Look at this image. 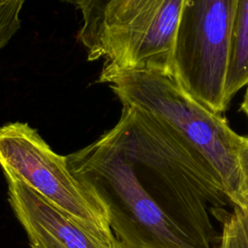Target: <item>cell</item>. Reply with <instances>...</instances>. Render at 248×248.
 I'll return each mask as SVG.
<instances>
[{"instance_id":"1","label":"cell","mask_w":248,"mask_h":248,"mask_svg":"<svg viewBox=\"0 0 248 248\" xmlns=\"http://www.w3.org/2000/svg\"><path fill=\"white\" fill-rule=\"evenodd\" d=\"M107 134L133 161L145 191L195 244L215 248L212 217L223 224L232 202L208 160L169 124L138 107L123 106Z\"/></svg>"},{"instance_id":"2","label":"cell","mask_w":248,"mask_h":248,"mask_svg":"<svg viewBox=\"0 0 248 248\" xmlns=\"http://www.w3.org/2000/svg\"><path fill=\"white\" fill-rule=\"evenodd\" d=\"M98 80L112 90L122 106L154 114L191 142L219 174L232 205L237 204V150L242 136L221 113L190 94L173 75L104 64Z\"/></svg>"},{"instance_id":"3","label":"cell","mask_w":248,"mask_h":248,"mask_svg":"<svg viewBox=\"0 0 248 248\" xmlns=\"http://www.w3.org/2000/svg\"><path fill=\"white\" fill-rule=\"evenodd\" d=\"M66 157L74 175L105 204L126 248H199L145 191L132 160L107 133Z\"/></svg>"},{"instance_id":"4","label":"cell","mask_w":248,"mask_h":248,"mask_svg":"<svg viewBox=\"0 0 248 248\" xmlns=\"http://www.w3.org/2000/svg\"><path fill=\"white\" fill-rule=\"evenodd\" d=\"M183 5L184 0H115L102 18L88 60L173 75Z\"/></svg>"},{"instance_id":"5","label":"cell","mask_w":248,"mask_h":248,"mask_svg":"<svg viewBox=\"0 0 248 248\" xmlns=\"http://www.w3.org/2000/svg\"><path fill=\"white\" fill-rule=\"evenodd\" d=\"M0 167L80 223L112 232L103 202L74 175L67 157L53 151L28 123L0 127Z\"/></svg>"},{"instance_id":"6","label":"cell","mask_w":248,"mask_h":248,"mask_svg":"<svg viewBox=\"0 0 248 248\" xmlns=\"http://www.w3.org/2000/svg\"><path fill=\"white\" fill-rule=\"evenodd\" d=\"M230 54V0H184L173 76L195 98L223 112Z\"/></svg>"},{"instance_id":"7","label":"cell","mask_w":248,"mask_h":248,"mask_svg":"<svg viewBox=\"0 0 248 248\" xmlns=\"http://www.w3.org/2000/svg\"><path fill=\"white\" fill-rule=\"evenodd\" d=\"M4 174L9 202L27 233L31 248H126L113 232L80 223L14 175Z\"/></svg>"},{"instance_id":"8","label":"cell","mask_w":248,"mask_h":248,"mask_svg":"<svg viewBox=\"0 0 248 248\" xmlns=\"http://www.w3.org/2000/svg\"><path fill=\"white\" fill-rule=\"evenodd\" d=\"M248 84V0H230V54L225 102Z\"/></svg>"},{"instance_id":"9","label":"cell","mask_w":248,"mask_h":248,"mask_svg":"<svg viewBox=\"0 0 248 248\" xmlns=\"http://www.w3.org/2000/svg\"><path fill=\"white\" fill-rule=\"evenodd\" d=\"M115 0H81L78 9L81 15V24L78 32V41L88 52L94 45L102 18Z\"/></svg>"},{"instance_id":"10","label":"cell","mask_w":248,"mask_h":248,"mask_svg":"<svg viewBox=\"0 0 248 248\" xmlns=\"http://www.w3.org/2000/svg\"><path fill=\"white\" fill-rule=\"evenodd\" d=\"M216 248H248V207L233 205L231 215L222 224Z\"/></svg>"},{"instance_id":"11","label":"cell","mask_w":248,"mask_h":248,"mask_svg":"<svg viewBox=\"0 0 248 248\" xmlns=\"http://www.w3.org/2000/svg\"><path fill=\"white\" fill-rule=\"evenodd\" d=\"M24 0H0V49L18 31Z\"/></svg>"},{"instance_id":"12","label":"cell","mask_w":248,"mask_h":248,"mask_svg":"<svg viewBox=\"0 0 248 248\" xmlns=\"http://www.w3.org/2000/svg\"><path fill=\"white\" fill-rule=\"evenodd\" d=\"M237 168L238 190L236 205H242L244 200L248 197V136H242L237 150Z\"/></svg>"},{"instance_id":"13","label":"cell","mask_w":248,"mask_h":248,"mask_svg":"<svg viewBox=\"0 0 248 248\" xmlns=\"http://www.w3.org/2000/svg\"><path fill=\"white\" fill-rule=\"evenodd\" d=\"M245 87H246V89H245V92H244L243 100H242L241 105H240V109L246 115V117L248 119V84Z\"/></svg>"},{"instance_id":"14","label":"cell","mask_w":248,"mask_h":248,"mask_svg":"<svg viewBox=\"0 0 248 248\" xmlns=\"http://www.w3.org/2000/svg\"><path fill=\"white\" fill-rule=\"evenodd\" d=\"M62 1H65V2H68V3H72V4H75V5H78L81 0H62Z\"/></svg>"},{"instance_id":"15","label":"cell","mask_w":248,"mask_h":248,"mask_svg":"<svg viewBox=\"0 0 248 248\" xmlns=\"http://www.w3.org/2000/svg\"><path fill=\"white\" fill-rule=\"evenodd\" d=\"M242 205H244V206L248 207V197L244 200V202H243V204H242Z\"/></svg>"}]
</instances>
